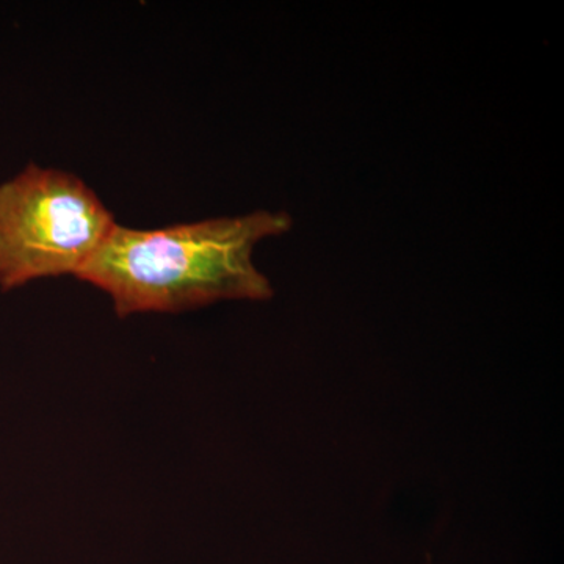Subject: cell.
Instances as JSON below:
<instances>
[{
    "label": "cell",
    "instance_id": "7a4b0ae2",
    "mask_svg": "<svg viewBox=\"0 0 564 564\" xmlns=\"http://www.w3.org/2000/svg\"><path fill=\"white\" fill-rule=\"evenodd\" d=\"M113 217L74 174L29 165L0 185V288L77 274L106 242Z\"/></svg>",
    "mask_w": 564,
    "mask_h": 564
},
{
    "label": "cell",
    "instance_id": "6da1fadb",
    "mask_svg": "<svg viewBox=\"0 0 564 564\" xmlns=\"http://www.w3.org/2000/svg\"><path fill=\"white\" fill-rule=\"evenodd\" d=\"M291 226V215L270 210L151 231L115 225L77 278L109 293L120 317L181 313L221 300L262 302L273 289L252 252Z\"/></svg>",
    "mask_w": 564,
    "mask_h": 564
}]
</instances>
